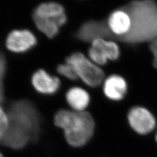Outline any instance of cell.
<instances>
[{
	"label": "cell",
	"instance_id": "cell-12",
	"mask_svg": "<svg viewBox=\"0 0 157 157\" xmlns=\"http://www.w3.org/2000/svg\"><path fill=\"white\" fill-rule=\"evenodd\" d=\"M128 90L127 82L119 75L108 77L104 82L103 91L105 96L111 100L120 101L125 97Z\"/></svg>",
	"mask_w": 157,
	"mask_h": 157
},
{
	"label": "cell",
	"instance_id": "cell-9",
	"mask_svg": "<svg viewBox=\"0 0 157 157\" xmlns=\"http://www.w3.org/2000/svg\"><path fill=\"white\" fill-rule=\"evenodd\" d=\"M111 36L106 22L88 21L83 24L76 33V37L81 41L92 42L96 39H105Z\"/></svg>",
	"mask_w": 157,
	"mask_h": 157
},
{
	"label": "cell",
	"instance_id": "cell-15",
	"mask_svg": "<svg viewBox=\"0 0 157 157\" xmlns=\"http://www.w3.org/2000/svg\"><path fill=\"white\" fill-rule=\"evenodd\" d=\"M5 68H6V62L3 55L0 53V101L2 100L3 98V88L2 80L4 75Z\"/></svg>",
	"mask_w": 157,
	"mask_h": 157
},
{
	"label": "cell",
	"instance_id": "cell-17",
	"mask_svg": "<svg viewBox=\"0 0 157 157\" xmlns=\"http://www.w3.org/2000/svg\"><path fill=\"white\" fill-rule=\"evenodd\" d=\"M6 132L7 130L4 128L1 124H0V140H2L4 135L6 134Z\"/></svg>",
	"mask_w": 157,
	"mask_h": 157
},
{
	"label": "cell",
	"instance_id": "cell-14",
	"mask_svg": "<svg viewBox=\"0 0 157 157\" xmlns=\"http://www.w3.org/2000/svg\"><path fill=\"white\" fill-rule=\"evenodd\" d=\"M57 71L60 75L71 81H76L78 78L74 67L66 62L58 65L57 67Z\"/></svg>",
	"mask_w": 157,
	"mask_h": 157
},
{
	"label": "cell",
	"instance_id": "cell-3",
	"mask_svg": "<svg viewBox=\"0 0 157 157\" xmlns=\"http://www.w3.org/2000/svg\"><path fill=\"white\" fill-rule=\"evenodd\" d=\"M54 121L64 131L66 140L72 147L84 146L94 134V121L86 111L61 109L56 113Z\"/></svg>",
	"mask_w": 157,
	"mask_h": 157
},
{
	"label": "cell",
	"instance_id": "cell-10",
	"mask_svg": "<svg viewBox=\"0 0 157 157\" xmlns=\"http://www.w3.org/2000/svg\"><path fill=\"white\" fill-rule=\"evenodd\" d=\"M111 36L119 38L125 36L131 28V18L125 10L122 8L113 11L106 21Z\"/></svg>",
	"mask_w": 157,
	"mask_h": 157
},
{
	"label": "cell",
	"instance_id": "cell-16",
	"mask_svg": "<svg viewBox=\"0 0 157 157\" xmlns=\"http://www.w3.org/2000/svg\"><path fill=\"white\" fill-rule=\"evenodd\" d=\"M150 49L153 55V66L157 69V39L151 42Z\"/></svg>",
	"mask_w": 157,
	"mask_h": 157
},
{
	"label": "cell",
	"instance_id": "cell-19",
	"mask_svg": "<svg viewBox=\"0 0 157 157\" xmlns=\"http://www.w3.org/2000/svg\"><path fill=\"white\" fill-rule=\"evenodd\" d=\"M0 157H3V156L2 155V154L1 153H0Z\"/></svg>",
	"mask_w": 157,
	"mask_h": 157
},
{
	"label": "cell",
	"instance_id": "cell-2",
	"mask_svg": "<svg viewBox=\"0 0 157 157\" xmlns=\"http://www.w3.org/2000/svg\"><path fill=\"white\" fill-rule=\"evenodd\" d=\"M129 14V32L118 38L128 43H138L157 39V4L153 1L132 2L123 7Z\"/></svg>",
	"mask_w": 157,
	"mask_h": 157
},
{
	"label": "cell",
	"instance_id": "cell-7",
	"mask_svg": "<svg viewBox=\"0 0 157 157\" xmlns=\"http://www.w3.org/2000/svg\"><path fill=\"white\" fill-rule=\"evenodd\" d=\"M36 44L37 39L35 36L27 29L11 32L6 40V46L9 50L17 53L30 50Z\"/></svg>",
	"mask_w": 157,
	"mask_h": 157
},
{
	"label": "cell",
	"instance_id": "cell-1",
	"mask_svg": "<svg viewBox=\"0 0 157 157\" xmlns=\"http://www.w3.org/2000/svg\"><path fill=\"white\" fill-rule=\"evenodd\" d=\"M9 126L2 143L13 149L25 146L29 141L37 140L40 131L39 115L30 101L14 102L9 110Z\"/></svg>",
	"mask_w": 157,
	"mask_h": 157
},
{
	"label": "cell",
	"instance_id": "cell-18",
	"mask_svg": "<svg viewBox=\"0 0 157 157\" xmlns=\"http://www.w3.org/2000/svg\"><path fill=\"white\" fill-rule=\"evenodd\" d=\"M155 139H156V142H157V133H156V136H155Z\"/></svg>",
	"mask_w": 157,
	"mask_h": 157
},
{
	"label": "cell",
	"instance_id": "cell-8",
	"mask_svg": "<svg viewBox=\"0 0 157 157\" xmlns=\"http://www.w3.org/2000/svg\"><path fill=\"white\" fill-rule=\"evenodd\" d=\"M33 18L55 22L60 27L67 21L65 10L61 4L56 2H47L39 5L33 14Z\"/></svg>",
	"mask_w": 157,
	"mask_h": 157
},
{
	"label": "cell",
	"instance_id": "cell-4",
	"mask_svg": "<svg viewBox=\"0 0 157 157\" xmlns=\"http://www.w3.org/2000/svg\"><path fill=\"white\" fill-rule=\"evenodd\" d=\"M66 62L74 67L78 77L90 87L100 86L104 79V72L81 52H75L66 58Z\"/></svg>",
	"mask_w": 157,
	"mask_h": 157
},
{
	"label": "cell",
	"instance_id": "cell-11",
	"mask_svg": "<svg viewBox=\"0 0 157 157\" xmlns=\"http://www.w3.org/2000/svg\"><path fill=\"white\" fill-rule=\"evenodd\" d=\"M32 82L35 89L43 94H55L61 85L58 77L51 75L43 70H39L34 73Z\"/></svg>",
	"mask_w": 157,
	"mask_h": 157
},
{
	"label": "cell",
	"instance_id": "cell-6",
	"mask_svg": "<svg viewBox=\"0 0 157 157\" xmlns=\"http://www.w3.org/2000/svg\"><path fill=\"white\" fill-rule=\"evenodd\" d=\"M127 117L130 127L139 134H148L156 127L155 117L143 107L136 106L131 108Z\"/></svg>",
	"mask_w": 157,
	"mask_h": 157
},
{
	"label": "cell",
	"instance_id": "cell-5",
	"mask_svg": "<svg viewBox=\"0 0 157 157\" xmlns=\"http://www.w3.org/2000/svg\"><path fill=\"white\" fill-rule=\"evenodd\" d=\"M88 56L95 64L104 66L108 60L115 61L119 58L120 49L115 42L99 38L91 42Z\"/></svg>",
	"mask_w": 157,
	"mask_h": 157
},
{
	"label": "cell",
	"instance_id": "cell-13",
	"mask_svg": "<svg viewBox=\"0 0 157 157\" xmlns=\"http://www.w3.org/2000/svg\"><path fill=\"white\" fill-rule=\"evenodd\" d=\"M68 105L75 111H85L90 104V98L88 93L81 87H72L66 94Z\"/></svg>",
	"mask_w": 157,
	"mask_h": 157
}]
</instances>
